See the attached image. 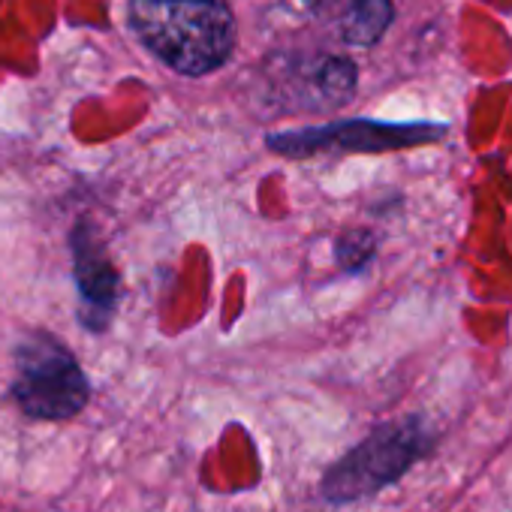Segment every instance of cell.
Wrapping results in <instances>:
<instances>
[{"label": "cell", "mask_w": 512, "mask_h": 512, "mask_svg": "<svg viewBox=\"0 0 512 512\" xmlns=\"http://www.w3.org/2000/svg\"><path fill=\"white\" fill-rule=\"evenodd\" d=\"M127 19L142 46L181 76H208L235 49L238 28L223 0H130Z\"/></svg>", "instance_id": "6da1fadb"}, {"label": "cell", "mask_w": 512, "mask_h": 512, "mask_svg": "<svg viewBox=\"0 0 512 512\" xmlns=\"http://www.w3.org/2000/svg\"><path fill=\"white\" fill-rule=\"evenodd\" d=\"M434 446V431L422 416H407L374 428L362 443L341 455L323 476L329 503H353L398 482Z\"/></svg>", "instance_id": "7a4b0ae2"}, {"label": "cell", "mask_w": 512, "mask_h": 512, "mask_svg": "<svg viewBox=\"0 0 512 512\" xmlns=\"http://www.w3.org/2000/svg\"><path fill=\"white\" fill-rule=\"evenodd\" d=\"M91 395L76 356L52 335H31L16 350L13 398L34 419H73Z\"/></svg>", "instance_id": "3957f363"}, {"label": "cell", "mask_w": 512, "mask_h": 512, "mask_svg": "<svg viewBox=\"0 0 512 512\" xmlns=\"http://www.w3.org/2000/svg\"><path fill=\"white\" fill-rule=\"evenodd\" d=\"M449 133L446 124L434 121H377V118H347L323 127H299L266 136V148L305 160L314 154H380L416 145L440 142Z\"/></svg>", "instance_id": "277c9868"}, {"label": "cell", "mask_w": 512, "mask_h": 512, "mask_svg": "<svg viewBox=\"0 0 512 512\" xmlns=\"http://www.w3.org/2000/svg\"><path fill=\"white\" fill-rule=\"evenodd\" d=\"M272 100L293 112H335L356 97L359 67L344 55H290L272 64Z\"/></svg>", "instance_id": "5b68a950"}, {"label": "cell", "mask_w": 512, "mask_h": 512, "mask_svg": "<svg viewBox=\"0 0 512 512\" xmlns=\"http://www.w3.org/2000/svg\"><path fill=\"white\" fill-rule=\"evenodd\" d=\"M73 278L79 287V317L88 329L100 332L118 308L121 275L91 223L73 229Z\"/></svg>", "instance_id": "8992f818"}, {"label": "cell", "mask_w": 512, "mask_h": 512, "mask_svg": "<svg viewBox=\"0 0 512 512\" xmlns=\"http://www.w3.org/2000/svg\"><path fill=\"white\" fill-rule=\"evenodd\" d=\"M317 19L347 46H377L395 19L392 0H317Z\"/></svg>", "instance_id": "52a82bcc"}, {"label": "cell", "mask_w": 512, "mask_h": 512, "mask_svg": "<svg viewBox=\"0 0 512 512\" xmlns=\"http://www.w3.org/2000/svg\"><path fill=\"white\" fill-rule=\"evenodd\" d=\"M377 253V238L368 229H350L335 244V260L344 272H362Z\"/></svg>", "instance_id": "ba28073f"}]
</instances>
